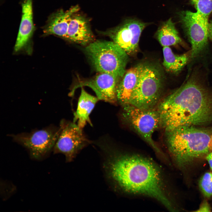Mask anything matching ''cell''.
<instances>
[{
	"label": "cell",
	"mask_w": 212,
	"mask_h": 212,
	"mask_svg": "<svg viewBox=\"0 0 212 212\" xmlns=\"http://www.w3.org/2000/svg\"><path fill=\"white\" fill-rule=\"evenodd\" d=\"M97 146L103 157L106 179L113 189L149 196L168 209H173L162 173L153 160L139 155L120 152L108 139L100 141Z\"/></svg>",
	"instance_id": "cell-1"
},
{
	"label": "cell",
	"mask_w": 212,
	"mask_h": 212,
	"mask_svg": "<svg viewBox=\"0 0 212 212\" xmlns=\"http://www.w3.org/2000/svg\"><path fill=\"white\" fill-rule=\"evenodd\" d=\"M160 127L165 132L182 126L212 122V96L196 78H191L158 104Z\"/></svg>",
	"instance_id": "cell-2"
},
{
	"label": "cell",
	"mask_w": 212,
	"mask_h": 212,
	"mask_svg": "<svg viewBox=\"0 0 212 212\" xmlns=\"http://www.w3.org/2000/svg\"><path fill=\"white\" fill-rule=\"evenodd\" d=\"M168 149L180 167L208 153L212 135L207 130L195 126H182L165 132Z\"/></svg>",
	"instance_id": "cell-3"
},
{
	"label": "cell",
	"mask_w": 212,
	"mask_h": 212,
	"mask_svg": "<svg viewBox=\"0 0 212 212\" xmlns=\"http://www.w3.org/2000/svg\"><path fill=\"white\" fill-rule=\"evenodd\" d=\"M85 52L97 71L112 74L119 80L123 76L128 54L113 41H93L87 45Z\"/></svg>",
	"instance_id": "cell-4"
},
{
	"label": "cell",
	"mask_w": 212,
	"mask_h": 212,
	"mask_svg": "<svg viewBox=\"0 0 212 212\" xmlns=\"http://www.w3.org/2000/svg\"><path fill=\"white\" fill-rule=\"evenodd\" d=\"M164 76L160 67L151 63L141 64L137 84L130 104L143 109H150L159 102L163 92Z\"/></svg>",
	"instance_id": "cell-5"
},
{
	"label": "cell",
	"mask_w": 212,
	"mask_h": 212,
	"mask_svg": "<svg viewBox=\"0 0 212 212\" xmlns=\"http://www.w3.org/2000/svg\"><path fill=\"white\" fill-rule=\"evenodd\" d=\"M122 107L121 117L157 153H162L153 139L155 131L160 127L159 113L155 108L143 109L131 104Z\"/></svg>",
	"instance_id": "cell-6"
},
{
	"label": "cell",
	"mask_w": 212,
	"mask_h": 212,
	"mask_svg": "<svg viewBox=\"0 0 212 212\" xmlns=\"http://www.w3.org/2000/svg\"><path fill=\"white\" fill-rule=\"evenodd\" d=\"M59 127L60 132L53 149V153L63 154L66 162L69 163L91 142L84 134L82 129L73 122L62 120Z\"/></svg>",
	"instance_id": "cell-7"
},
{
	"label": "cell",
	"mask_w": 212,
	"mask_h": 212,
	"mask_svg": "<svg viewBox=\"0 0 212 212\" xmlns=\"http://www.w3.org/2000/svg\"><path fill=\"white\" fill-rule=\"evenodd\" d=\"M60 132L59 127L50 125L40 130L11 136L14 140L29 151L31 156L40 159L53 150Z\"/></svg>",
	"instance_id": "cell-8"
},
{
	"label": "cell",
	"mask_w": 212,
	"mask_h": 212,
	"mask_svg": "<svg viewBox=\"0 0 212 212\" xmlns=\"http://www.w3.org/2000/svg\"><path fill=\"white\" fill-rule=\"evenodd\" d=\"M181 21L191 47V57L197 56L204 48L209 38L208 24L196 12L184 11L180 14Z\"/></svg>",
	"instance_id": "cell-9"
},
{
	"label": "cell",
	"mask_w": 212,
	"mask_h": 212,
	"mask_svg": "<svg viewBox=\"0 0 212 212\" xmlns=\"http://www.w3.org/2000/svg\"><path fill=\"white\" fill-rule=\"evenodd\" d=\"M119 80L112 74L100 73L91 78L79 80L72 87L69 95L73 96L77 88L87 86L94 91L99 100L116 104L117 90Z\"/></svg>",
	"instance_id": "cell-10"
},
{
	"label": "cell",
	"mask_w": 212,
	"mask_h": 212,
	"mask_svg": "<svg viewBox=\"0 0 212 212\" xmlns=\"http://www.w3.org/2000/svg\"><path fill=\"white\" fill-rule=\"evenodd\" d=\"M22 16L19 32L14 47L15 52L25 48L28 44L34 31L32 0H23Z\"/></svg>",
	"instance_id": "cell-11"
},
{
	"label": "cell",
	"mask_w": 212,
	"mask_h": 212,
	"mask_svg": "<svg viewBox=\"0 0 212 212\" xmlns=\"http://www.w3.org/2000/svg\"><path fill=\"white\" fill-rule=\"evenodd\" d=\"M79 9L76 5L66 11L61 9L51 14L43 28L44 35L53 34L67 39L70 19Z\"/></svg>",
	"instance_id": "cell-12"
},
{
	"label": "cell",
	"mask_w": 212,
	"mask_h": 212,
	"mask_svg": "<svg viewBox=\"0 0 212 212\" xmlns=\"http://www.w3.org/2000/svg\"><path fill=\"white\" fill-rule=\"evenodd\" d=\"M67 39L83 45L93 42L94 36L87 19L80 14H74L69 22Z\"/></svg>",
	"instance_id": "cell-13"
},
{
	"label": "cell",
	"mask_w": 212,
	"mask_h": 212,
	"mask_svg": "<svg viewBox=\"0 0 212 212\" xmlns=\"http://www.w3.org/2000/svg\"><path fill=\"white\" fill-rule=\"evenodd\" d=\"M141 66V64H139L128 69L118 83L117 102L122 107L130 104L131 96L138 82Z\"/></svg>",
	"instance_id": "cell-14"
},
{
	"label": "cell",
	"mask_w": 212,
	"mask_h": 212,
	"mask_svg": "<svg viewBox=\"0 0 212 212\" xmlns=\"http://www.w3.org/2000/svg\"><path fill=\"white\" fill-rule=\"evenodd\" d=\"M99 100L97 97L89 94L82 87L77 110L74 113L73 122H77V125L82 129L87 123L92 126L90 115Z\"/></svg>",
	"instance_id": "cell-15"
},
{
	"label": "cell",
	"mask_w": 212,
	"mask_h": 212,
	"mask_svg": "<svg viewBox=\"0 0 212 212\" xmlns=\"http://www.w3.org/2000/svg\"><path fill=\"white\" fill-rule=\"evenodd\" d=\"M158 39L163 47H169L181 42L174 23L171 19L163 23L158 29L156 33Z\"/></svg>",
	"instance_id": "cell-16"
},
{
	"label": "cell",
	"mask_w": 212,
	"mask_h": 212,
	"mask_svg": "<svg viewBox=\"0 0 212 212\" xmlns=\"http://www.w3.org/2000/svg\"><path fill=\"white\" fill-rule=\"evenodd\" d=\"M163 66L167 70L173 73H176L180 71L188 59L187 54H175L169 47H163Z\"/></svg>",
	"instance_id": "cell-17"
},
{
	"label": "cell",
	"mask_w": 212,
	"mask_h": 212,
	"mask_svg": "<svg viewBox=\"0 0 212 212\" xmlns=\"http://www.w3.org/2000/svg\"><path fill=\"white\" fill-rule=\"evenodd\" d=\"M109 34L113 42L127 54H132V33L130 29L125 21L122 25L111 31Z\"/></svg>",
	"instance_id": "cell-18"
},
{
	"label": "cell",
	"mask_w": 212,
	"mask_h": 212,
	"mask_svg": "<svg viewBox=\"0 0 212 212\" xmlns=\"http://www.w3.org/2000/svg\"><path fill=\"white\" fill-rule=\"evenodd\" d=\"M132 32V53L136 52L141 33L147 25V24L134 19H128L125 21Z\"/></svg>",
	"instance_id": "cell-19"
},
{
	"label": "cell",
	"mask_w": 212,
	"mask_h": 212,
	"mask_svg": "<svg viewBox=\"0 0 212 212\" xmlns=\"http://www.w3.org/2000/svg\"><path fill=\"white\" fill-rule=\"evenodd\" d=\"M196 5L199 16L208 23V18L212 12V0H199Z\"/></svg>",
	"instance_id": "cell-20"
},
{
	"label": "cell",
	"mask_w": 212,
	"mask_h": 212,
	"mask_svg": "<svg viewBox=\"0 0 212 212\" xmlns=\"http://www.w3.org/2000/svg\"><path fill=\"white\" fill-rule=\"evenodd\" d=\"M199 186L203 195L209 198L212 196V173L207 172L201 177Z\"/></svg>",
	"instance_id": "cell-21"
},
{
	"label": "cell",
	"mask_w": 212,
	"mask_h": 212,
	"mask_svg": "<svg viewBox=\"0 0 212 212\" xmlns=\"http://www.w3.org/2000/svg\"><path fill=\"white\" fill-rule=\"evenodd\" d=\"M211 209L208 203L206 201H204L200 207L196 211L198 212H209Z\"/></svg>",
	"instance_id": "cell-22"
},
{
	"label": "cell",
	"mask_w": 212,
	"mask_h": 212,
	"mask_svg": "<svg viewBox=\"0 0 212 212\" xmlns=\"http://www.w3.org/2000/svg\"><path fill=\"white\" fill-rule=\"evenodd\" d=\"M206 158L210 168L212 170V152L208 154Z\"/></svg>",
	"instance_id": "cell-23"
},
{
	"label": "cell",
	"mask_w": 212,
	"mask_h": 212,
	"mask_svg": "<svg viewBox=\"0 0 212 212\" xmlns=\"http://www.w3.org/2000/svg\"><path fill=\"white\" fill-rule=\"evenodd\" d=\"M208 31L209 38L212 40V21L208 22Z\"/></svg>",
	"instance_id": "cell-24"
},
{
	"label": "cell",
	"mask_w": 212,
	"mask_h": 212,
	"mask_svg": "<svg viewBox=\"0 0 212 212\" xmlns=\"http://www.w3.org/2000/svg\"><path fill=\"white\" fill-rule=\"evenodd\" d=\"M209 146L210 150H212V135L211 137Z\"/></svg>",
	"instance_id": "cell-25"
},
{
	"label": "cell",
	"mask_w": 212,
	"mask_h": 212,
	"mask_svg": "<svg viewBox=\"0 0 212 212\" xmlns=\"http://www.w3.org/2000/svg\"><path fill=\"white\" fill-rule=\"evenodd\" d=\"M191 0L193 2H194L195 4H196L198 2V1L199 0Z\"/></svg>",
	"instance_id": "cell-26"
}]
</instances>
